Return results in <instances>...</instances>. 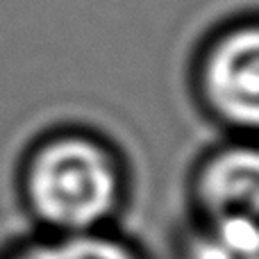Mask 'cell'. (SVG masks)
<instances>
[{"instance_id":"1","label":"cell","mask_w":259,"mask_h":259,"mask_svg":"<svg viewBox=\"0 0 259 259\" xmlns=\"http://www.w3.org/2000/svg\"><path fill=\"white\" fill-rule=\"evenodd\" d=\"M12 180L18 207L36 232L116 230L134 196L125 148L84 121H57L32 134Z\"/></svg>"},{"instance_id":"2","label":"cell","mask_w":259,"mask_h":259,"mask_svg":"<svg viewBox=\"0 0 259 259\" xmlns=\"http://www.w3.org/2000/svg\"><path fill=\"white\" fill-rule=\"evenodd\" d=\"M196 112L221 137L259 139V9L211 23L187 62Z\"/></svg>"},{"instance_id":"3","label":"cell","mask_w":259,"mask_h":259,"mask_svg":"<svg viewBox=\"0 0 259 259\" xmlns=\"http://www.w3.org/2000/svg\"><path fill=\"white\" fill-rule=\"evenodd\" d=\"M187 221L259 243V139L216 137L184 175Z\"/></svg>"},{"instance_id":"4","label":"cell","mask_w":259,"mask_h":259,"mask_svg":"<svg viewBox=\"0 0 259 259\" xmlns=\"http://www.w3.org/2000/svg\"><path fill=\"white\" fill-rule=\"evenodd\" d=\"M0 259H148L121 230L87 234L32 232L0 252Z\"/></svg>"}]
</instances>
